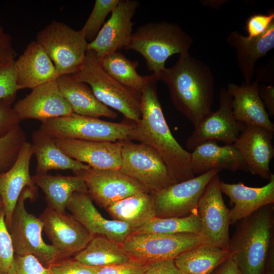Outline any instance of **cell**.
I'll return each instance as SVG.
<instances>
[{
	"label": "cell",
	"mask_w": 274,
	"mask_h": 274,
	"mask_svg": "<svg viewBox=\"0 0 274 274\" xmlns=\"http://www.w3.org/2000/svg\"><path fill=\"white\" fill-rule=\"evenodd\" d=\"M222 193L227 196L233 208L229 210L231 224L249 216L263 206L274 203V175L261 187H248L242 182L227 183L220 180Z\"/></svg>",
	"instance_id": "cell-23"
},
{
	"label": "cell",
	"mask_w": 274,
	"mask_h": 274,
	"mask_svg": "<svg viewBox=\"0 0 274 274\" xmlns=\"http://www.w3.org/2000/svg\"><path fill=\"white\" fill-rule=\"evenodd\" d=\"M156 77L167 84L174 105L194 127L212 111L214 78L210 68L199 59L189 53L180 55L173 66Z\"/></svg>",
	"instance_id": "cell-2"
},
{
	"label": "cell",
	"mask_w": 274,
	"mask_h": 274,
	"mask_svg": "<svg viewBox=\"0 0 274 274\" xmlns=\"http://www.w3.org/2000/svg\"><path fill=\"white\" fill-rule=\"evenodd\" d=\"M227 41L235 50L237 64L245 80L243 83L250 85L256 63L274 48V23L258 37L250 38L234 30L228 36Z\"/></svg>",
	"instance_id": "cell-26"
},
{
	"label": "cell",
	"mask_w": 274,
	"mask_h": 274,
	"mask_svg": "<svg viewBox=\"0 0 274 274\" xmlns=\"http://www.w3.org/2000/svg\"><path fill=\"white\" fill-rule=\"evenodd\" d=\"M77 175L84 179L91 199L104 209L128 196L151 192L143 184L119 170L90 167Z\"/></svg>",
	"instance_id": "cell-14"
},
{
	"label": "cell",
	"mask_w": 274,
	"mask_h": 274,
	"mask_svg": "<svg viewBox=\"0 0 274 274\" xmlns=\"http://www.w3.org/2000/svg\"><path fill=\"white\" fill-rule=\"evenodd\" d=\"M274 23V12L267 14H254L248 19L246 24V30L250 38L258 37L269 28Z\"/></svg>",
	"instance_id": "cell-42"
},
{
	"label": "cell",
	"mask_w": 274,
	"mask_h": 274,
	"mask_svg": "<svg viewBox=\"0 0 274 274\" xmlns=\"http://www.w3.org/2000/svg\"><path fill=\"white\" fill-rule=\"evenodd\" d=\"M218 174L207 185L197 207L201 223L200 235L207 243L229 250V228L231 224L229 209L224 203Z\"/></svg>",
	"instance_id": "cell-12"
},
{
	"label": "cell",
	"mask_w": 274,
	"mask_h": 274,
	"mask_svg": "<svg viewBox=\"0 0 274 274\" xmlns=\"http://www.w3.org/2000/svg\"><path fill=\"white\" fill-rule=\"evenodd\" d=\"M71 76L89 85L95 96L107 107L118 111L134 123L140 120L141 93L124 86L110 76L93 51H87L83 67Z\"/></svg>",
	"instance_id": "cell-5"
},
{
	"label": "cell",
	"mask_w": 274,
	"mask_h": 274,
	"mask_svg": "<svg viewBox=\"0 0 274 274\" xmlns=\"http://www.w3.org/2000/svg\"><path fill=\"white\" fill-rule=\"evenodd\" d=\"M14 61L0 64V99L16 95L18 90Z\"/></svg>",
	"instance_id": "cell-41"
},
{
	"label": "cell",
	"mask_w": 274,
	"mask_h": 274,
	"mask_svg": "<svg viewBox=\"0 0 274 274\" xmlns=\"http://www.w3.org/2000/svg\"><path fill=\"white\" fill-rule=\"evenodd\" d=\"M31 178L36 186L44 193L47 207L59 213H65L67 202L74 193H88L84 180L79 175L36 174Z\"/></svg>",
	"instance_id": "cell-29"
},
{
	"label": "cell",
	"mask_w": 274,
	"mask_h": 274,
	"mask_svg": "<svg viewBox=\"0 0 274 274\" xmlns=\"http://www.w3.org/2000/svg\"><path fill=\"white\" fill-rule=\"evenodd\" d=\"M105 209L113 220L127 224L132 232L149 222L156 215L151 192H143L128 196Z\"/></svg>",
	"instance_id": "cell-30"
},
{
	"label": "cell",
	"mask_w": 274,
	"mask_h": 274,
	"mask_svg": "<svg viewBox=\"0 0 274 274\" xmlns=\"http://www.w3.org/2000/svg\"><path fill=\"white\" fill-rule=\"evenodd\" d=\"M6 274H50L35 256L14 254L13 262Z\"/></svg>",
	"instance_id": "cell-38"
},
{
	"label": "cell",
	"mask_w": 274,
	"mask_h": 274,
	"mask_svg": "<svg viewBox=\"0 0 274 274\" xmlns=\"http://www.w3.org/2000/svg\"><path fill=\"white\" fill-rule=\"evenodd\" d=\"M207 243L200 234L131 233L121 243L131 260L145 264L174 259L182 252Z\"/></svg>",
	"instance_id": "cell-9"
},
{
	"label": "cell",
	"mask_w": 274,
	"mask_h": 274,
	"mask_svg": "<svg viewBox=\"0 0 274 274\" xmlns=\"http://www.w3.org/2000/svg\"><path fill=\"white\" fill-rule=\"evenodd\" d=\"M273 132L264 128L245 125L233 146L242 154L248 172L269 180V164L274 156Z\"/></svg>",
	"instance_id": "cell-17"
},
{
	"label": "cell",
	"mask_w": 274,
	"mask_h": 274,
	"mask_svg": "<svg viewBox=\"0 0 274 274\" xmlns=\"http://www.w3.org/2000/svg\"><path fill=\"white\" fill-rule=\"evenodd\" d=\"M16 96L0 99V139L20 125L21 120L13 109Z\"/></svg>",
	"instance_id": "cell-40"
},
{
	"label": "cell",
	"mask_w": 274,
	"mask_h": 274,
	"mask_svg": "<svg viewBox=\"0 0 274 274\" xmlns=\"http://www.w3.org/2000/svg\"><path fill=\"white\" fill-rule=\"evenodd\" d=\"M143 274H180L174 259L158 261L150 264Z\"/></svg>",
	"instance_id": "cell-45"
},
{
	"label": "cell",
	"mask_w": 274,
	"mask_h": 274,
	"mask_svg": "<svg viewBox=\"0 0 274 274\" xmlns=\"http://www.w3.org/2000/svg\"><path fill=\"white\" fill-rule=\"evenodd\" d=\"M140 6L136 0H119L96 38L88 43L87 50L101 60L106 55L127 46L134 23L132 19Z\"/></svg>",
	"instance_id": "cell-15"
},
{
	"label": "cell",
	"mask_w": 274,
	"mask_h": 274,
	"mask_svg": "<svg viewBox=\"0 0 274 274\" xmlns=\"http://www.w3.org/2000/svg\"><path fill=\"white\" fill-rule=\"evenodd\" d=\"M157 77L148 75L141 92V117L131 132L130 140H136L156 151L177 183L194 177L190 153L184 149L172 134L164 118L158 98Z\"/></svg>",
	"instance_id": "cell-1"
},
{
	"label": "cell",
	"mask_w": 274,
	"mask_h": 274,
	"mask_svg": "<svg viewBox=\"0 0 274 274\" xmlns=\"http://www.w3.org/2000/svg\"><path fill=\"white\" fill-rule=\"evenodd\" d=\"M37 191L28 187L21 192L14 210L10 232L14 254L31 255L48 266L59 259L58 253L52 245L46 244L42 237L43 222L40 218L26 210L25 202L33 199Z\"/></svg>",
	"instance_id": "cell-6"
},
{
	"label": "cell",
	"mask_w": 274,
	"mask_h": 274,
	"mask_svg": "<svg viewBox=\"0 0 274 274\" xmlns=\"http://www.w3.org/2000/svg\"><path fill=\"white\" fill-rule=\"evenodd\" d=\"M220 171L212 169L192 179L152 192L155 217H183L197 213V204L210 180Z\"/></svg>",
	"instance_id": "cell-11"
},
{
	"label": "cell",
	"mask_w": 274,
	"mask_h": 274,
	"mask_svg": "<svg viewBox=\"0 0 274 274\" xmlns=\"http://www.w3.org/2000/svg\"><path fill=\"white\" fill-rule=\"evenodd\" d=\"M119 0H96L92 10L83 27L79 30L90 43L96 37L105 23L108 15L111 13Z\"/></svg>",
	"instance_id": "cell-36"
},
{
	"label": "cell",
	"mask_w": 274,
	"mask_h": 274,
	"mask_svg": "<svg viewBox=\"0 0 274 274\" xmlns=\"http://www.w3.org/2000/svg\"><path fill=\"white\" fill-rule=\"evenodd\" d=\"M32 155L31 144L26 141L21 147L14 164L8 170L0 174V198L8 230L14 210L22 191L27 187L37 191L29 172Z\"/></svg>",
	"instance_id": "cell-21"
},
{
	"label": "cell",
	"mask_w": 274,
	"mask_h": 274,
	"mask_svg": "<svg viewBox=\"0 0 274 274\" xmlns=\"http://www.w3.org/2000/svg\"><path fill=\"white\" fill-rule=\"evenodd\" d=\"M16 56L11 36L0 25V64L15 60Z\"/></svg>",
	"instance_id": "cell-44"
},
{
	"label": "cell",
	"mask_w": 274,
	"mask_h": 274,
	"mask_svg": "<svg viewBox=\"0 0 274 274\" xmlns=\"http://www.w3.org/2000/svg\"><path fill=\"white\" fill-rule=\"evenodd\" d=\"M100 63L102 68L120 83L141 93L148 75L138 74L137 61H132L120 51H116L104 57Z\"/></svg>",
	"instance_id": "cell-33"
},
{
	"label": "cell",
	"mask_w": 274,
	"mask_h": 274,
	"mask_svg": "<svg viewBox=\"0 0 274 274\" xmlns=\"http://www.w3.org/2000/svg\"><path fill=\"white\" fill-rule=\"evenodd\" d=\"M211 274H242L236 263L230 258L218 266Z\"/></svg>",
	"instance_id": "cell-47"
},
{
	"label": "cell",
	"mask_w": 274,
	"mask_h": 274,
	"mask_svg": "<svg viewBox=\"0 0 274 274\" xmlns=\"http://www.w3.org/2000/svg\"><path fill=\"white\" fill-rule=\"evenodd\" d=\"M238 221L229 239L231 258L242 274H263L274 247L273 204L263 206Z\"/></svg>",
	"instance_id": "cell-3"
},
{
	"label": "cell",
	"mask_w": 274,
	"mask_h": 274,
	"mask_svg": "<svg viewBox=\"0 0 274 274\" xmlns=\"http://www.w3.org/2000/svg\"><path fill=\"white\" fill-rule=\"evenodd\" d=\"M259 94L269 116L274 115V87L259 84Z\"/></svg>",
	"instance_id": "cell-46"
},
{
	"label": "cell",
	"mask_w": 274,
	"mask_h": 274,
	"mask_svg": "<svg viewBox=\"0 0 274 274\" xmlns=\"http://www.w3.org/2000/svg\"><path fill=\"white\" fill-rule=\"evenodd\" d=\"M18 90L32 89L58 77L51 60L36 41L29 43L14 61Z\"/></svg>",
	"instance_id": "cell-22"
},
{
	"label": "cell",
	"mask_w": 274,
	"mask_h": 274,
	"mask_svg": "<svg viewBox=\"0 0 274 274\" xmlns=\"http://www.w3.org/2000/svg\"><path fill=\"white\" fill-rule=\"evenodd\" d=\"M263 274H274V247L270 251Z\"/></svg>",
	"instance_id": "cell-48"
},
{
	"label": "cell",
	"mask_w": 274,
	"mask_h": 274,
	"mask_svg": "<svg viewBox=\"0 0 274 274\" xmlns=\"http://www.w3.org/2000/svg\"><path fill=\"white\" fill-rule=\"evenodd\" d=\"M40 218L46 234L58 253V260L75 255L94 236L66 213H59L47 207Z\"/></svg>",
	"instance_id": "cell-16"
},
{
	"label": "cell",
	"mask_w": 274,
	"mask_h": 274,
	"mask_svg": "<svg viewBox=\"0 0 274 274\" xmlns=\"http://www.w3.org/2000/svg\"><path fill=\"white\" fill-rule=\"evenodd\" d=\"M57 145L71 158L100 170H119L121 167V144L118 142H91L76 139H55Z\"/></svg>",
	"instance_id": "cell-20"
},
{
	"label": "cell",
	"mask_w": 274,
	"mask_h": 274,
	"mask_svg": "<svg viewBox=\"0 0 274 274\" xmlns=\"http://www.w3.org/2000/svg\"><path fill=\"white\" fill-rule=\"evenodd\" d=\"M219 107L211 111L194 127L186 142L188 150H193L197 146L208 141H218L225 145H233L245 124L234 118L232 109V97L225 87L219 92Z\"/></svg>",
	"instance_id": "cell-13"
},
{
	"label": "cell",
	"mask_w": 274,
	"mask_h": 274,
	"mask_svg": "<svg viewBox=\"0 0 274 274\" xmlns=\"http://www.w3.org/2000/svg\"><path fill=\"white\" fill-rule=\"evenodd\" d=\"M3 203H2V200H1V199L0 198V209H1L2 208H3Z\"/></svg>",
	"instance_id": "cell-49"
},
{
	"label": "cell",
	"mask_w": 274,
	"mask_h": 274,
	"mask_svg": "<svg viewBox=\"0 0 274 274\" xmlns=\"http://www.w3.org/2000/svg\"><path fill=\"white\" fill-rule=\"evenodd\" d=\"M134 124L106 121L75 113L41 122L39 129L54 139L91 142L130 140Z\"/></svg>",
	"instance_id": "cell-8"
},
{
	"label": "cell",
	"mask_w": 274,
	"mask_h": 274,
	"mask_svg": "<svg viewBox=\"0 0 274 274\" xmlns=\"http://www.w3.org/2000/svg\"><path fill=\"white\" fill-rule=\"evenodd\" d=\"M190 163L194 176L212 169L248 172L242 154L233 145L220 146L215 141H206L197 146L190 153Z\"/></svg>",
	"instance_id": "cell-25"
},
{
	"label": "cell",
	"mask_w": 274,
	"mask_h": 274,
	"mask_svg": "<svg viewBox=\"0 0 274 274\" xmlns=\"http://www.w3.org/2000/svg\"><path fill=\"white\" fill-rule=\"evenodd\" d=\"M36 41L51 60L58 76L72 75L83 67L88 42L80 30L53 21L37 33Z\"/></svg>",
	"instance_id": "cell-7"
},
{
	"label": "cell",
	"mask_w": 274,
	"mask_h": 274,
	"mask_svg": "<svg viewBox=\"0 0 274 274\" xmlns=\"http://www.w3.org/2000/svg\"><path fill=\"white\" fill-rule=\"evenodd\" d=\"M149 265L131 260L123 264L101 267L96 274H143Z\"/></svg>",
	"instance_id": "cell-43"
},
{
	"label": "cell",
	"mask_w": 274,
	"mask_h": 274,
	"mask_svg": "<svg viewBox=\"0 0 274 274\" xmlns=\"http://www.w3.org/2000/svg\"><path fill=\"white\" fill-rule=\"evenodd\" d=\"M68 258L58 260L50 264L48 266L50 274H96L101 267L90 266L75 259Z\"/></svg>",
	"instance_id": "cell-39"
},
{
	"label": "cell",
	"mask_w": 274,
	"mask_h": 274,
	"mask_svg": "<svg viewBox=\"0 0 274 274\" xmlns=\"http://www.w3.org/2000/svg\"><path fill=\"white\" fill-rule=\"evenodd\" d=\"M31 90L29 94L13 105L14 110L21 121L32 119L42 122L74 113L60 93L55 80Z\"/></svg>",
	"instance_id": "cell-18"
},
{
	"label": "cell",
	"mask_w": 274,
	"mask_h": 274,
	"mask_svg": "<svg viewBox=\"0 0 274 274\" xmlns=\"http://www.w3.org/2000/svg\"><path fill=\"white\" fill-rule=\"evenodd\" d=\"M226 88L232 97V112L237 121L274 132L273 123L270 120L259 94L258 81H252L248 85L243 83L239 86L230 83Z\"/></svg>",
	"instance_id": "cell-24"
},
{
	"label": "cell",
	"mask_w": 274,
	"mask_h": 274,
	"mask_svg": "<svg viewBox=\"0 0 274 274\" xmlns=\"http://www.w3.org/2000/svg\"><path fill=\"white\" fill-rule=\"evenodd\" d=\"M31 140L37 174H47L52 170H71L77 175L90 167L71 158L57 145L54 138L40 129L32 132Z\"/></svg>",
	"instance_id": "cell-28"
},
{
	"label": "cell",
	"mask_w": 274,
	"mask_h": 274,
	"mask_svg": "<svg viewBox=\"0 0 274 274\" xmlns=\"http://www.w3.org/2000/svg\"><path fill=\"white\" fill-rule=\"evenodd\" d=\"M55 81L74 113L97 118L117 117V113L97 99L87 84L74 79L70 75L59 76Z\"/></svg>",
	"instance_id": "cell-27"
},
{
	"label": "cell",
	"mask_w": 274,
	"mask_h": 274,
	"mask_svg": "<svg viewBox=\"0 0 274 274\" xmlns=\"http://www.w3.org/2000/svg\"><path fill=\"white\" fill-rule=\"evenodd\" d=\"M193 40L178 24L150 22L132 32L125 48L139 53L149 71L157 76L163 70L166 60L173 55L189 53Z\"/></svg>",
	"instance_id": "cell-4"
},
{
	"label": "cell",
	"mask_w": 274,
	"mask_h": 274,
	"mask_svg": "<svg viewBox=\"0 0 274 274\" xmlns=\"http://www.w3.org/2000/svg\"><path fill=\"white\" fill-rule=\"evenodd\" d=\"M3 208L0 209V274H6L14 256L12 239L5 222Z\"/></svg>",
	"instance_id": "cell-37"
},
{
	"label": "cell",
	"mask_w": 274,
	"mask_h": 274,
	"mask_svg": "<svg viewBox=\"0 0 274 274\" xmlns=\"http://www.w3.org/2000/svg\"><path fill=\"white\" fill-rule=\"evenodd\" d=\"M75 260L92 266L118 265L131 259L121 243L102 235H95L81 251L75 255Z\"/></svg>",
	"instance_id": "cell-32"
},
{
	"label": "cell",
	"mask_w": 274,
	"mask_h": 274,
	"mask_svg": "<svg viewBox=\"0 0 274 274\" xmlns=\"http://www.w3.org/2000/svg\"><path fill=\"white\" fill-rule=\"evenodd\" d=\"M26 141L25 133L20 125L0 139V174L8 170L14 164Z\"/></svg>",
	"instance_id": "cell-35"
},
{
	"label": "cell",
	"mask_w": 274,
	"mask_h": 274,
	"mask_svg": "<svg viewBox=\"0 0 274 274\" xmlns=\"http://www.w3.org/2000/svg\"><path fill=\"white\" fill-rule=\"evenodd\" d=\"M201 223L198 213L183 217H154L131 233L176 234L189 233L200 234Z\"/></svg>",
	"instance_id": "cell-34"
},
{
	"label": "cell",
	"mask_w": 274,
	"mask_h": 274,
	"mask_svg": "<svg viewBox=\"0 0 274 274\" xmlns=\"http://www.w3.org/2000/svg\"><path fill=\"white\" fill-rule=\"evenodd\" d=\"M121 144L122 173L136 180L151 193L176 183L160 156L152 148L131 140Z\"/></svg>",
	"instance_id": "cell-10"
},
{
	"label": "cell",
	"mask_w": 274,
	"mask_h": 274,
	"mask_svg": "<svg viewBox=\"0 0 274 274\" xmlns=\"http://www.w3.org/2000/svg\"><path fill=\"white\" fill-rule=\"evenodd\" d=\"M232 255L229 250L205 243L182 252L174 260L180 274H211Z\"/></svg>",
	"instance_id": "cell-31"
},
{
	"label": "cell",
	"mask_w": 274,
	"mask_h": 274,
	"mask_svg": "<svg viewBox=\"0 0 274 274\" xmlns=\"http://www.w3.org/2000/svg\"><path fill=\"white\" fill-rule=\"evenodd\" d=\"M66 208L93 236H104L121 244L132 232L126 223L104 218L94 206L88 193H74Z\"/></svg>",
	"instance_id": "cell-19"
}]
</instances>
